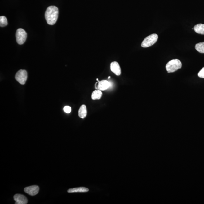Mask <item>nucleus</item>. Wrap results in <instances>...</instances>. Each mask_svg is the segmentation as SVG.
Wrapping results in <instances>:
<instances>
[{
	"label": "nucleus",
	"instance_id": "obj_11",
	"mask_svg": "<svg viewBox=\"0 0 204 204\" xmlns=\"http://www.w3.org/2000/svg\"><path fill=\"white\" fill-rule=\"evenodd\" d=\"M89 189L85 187H79L77 188H72L68 190L69 193H86L89 191Z\"/></svg>",
	"mask_w": 204,
	"mask_h": 204
},
{
	"label": "nucleus",
	"instance_id": "obj_7",
	"mask_svg": "<svg viewBox=\"0 0 204 204\" xmlns=\"http://www.w3.org/2000/svg\"><path fill=\"white\" fill-rule=\"evenodd\" d=\"M110 70L115 75L120 76L121 74V69L118 62L114 61L110 64Z\"/></svg>",
	"mask_w": 204,
	"mask_h": 204
},
{
	"label": "nucleus",
	"instance_id": "obj_12",
	"mask_svg": "<svg viewBox=\"0 0 204 204\" xmlns=\"http://www.w3.org/2000/svg\"><path fill=\"white\" fill-rule=\"evenodd\" d=\"M193 29L197 33L204 34V24H197L195 26Z\"/></svg>",
	"mask_w": 204,
	"mask_h": 204
},
{
	"label": "nucleus",
	"instance_id": "obj_17",
	"mask_svg": "<svg viewBox=\"0 0 204 204\" xmlns=\"http://www.w3.org/2000/svg\"><path fill=\"white\" fill-rule=\"evenodd\" d=\"M198 75L200 78H204V67L199 72Z\"/></svg>",
	"mask_w": 204,
	"mask_h": 204
},
{
	"label": "nucleus",
	"instance_id": "obj_15",
	"mask_svg": "<svg viewBox=\"0 0 204 204\" xmlns=\"http://www.w3.org/2000/svg\"><path fill=\"white\" fill-rule=\"evenodd\" d=\"M8 24L7 20L5 16L0 17V26L1 27L6 26Z\"/></svg>",
	"mask_w": 204,
	"mask_h": 204
},
{
	"label": "nucleus",
	"instance_id": "obj_5",
	"mask_svg": "<svg viewBox=\"0 0 204 204\" xmlns=\"http://www.w3.org/2000/svg\"><path fill=\"white\" fill-rule=\"evenodd\" d=\"M27 72L25 70H20L15 75V79L22 85L25 84L27 79Z\"/></svg>",
	"mask_w": 204,
	"mask_h": 204
},
{
	"label": "nucleus",
	"instance_id": "obj_14",
	"mask_svg": "<svg viewBox=\"0 0 204 204\" xmlns=\"http://www.w3.org/2000/svg\"><path fill=\"white\" fill-rule=\"evenodd\" d=\"M195 48L199 52L204 53V42L199 43L195 45Z\"/></svg>",
	"mask_w": 204,
	"mask_h": 204
},
{
	"label": "nucleus",
	"instance_id": "obj_3",
	"mask_svg": "<svg viewBox=\"0 0 204 204\" xmlns=\"http://www.w3.org/2000/svg\"><path fill=\"white\" fill-rule=\"evenodd\" d=\"M158 36L156 34H153L145 38L141 43L142 47L147 48L153 45L157 42Z\"/></svg>",
	"mask_w": 204,
	"mask_h": 204
},
{
	"label": "nucleus",
	"instance_id": "obj_8",
	"mask_svg": "<svg viewBox=\"0 0 204 204\" xmlns=\"http://www.w3.org/2000/svg\"><path fill=\"white\" fill-rule=\"evenodd\" d=\"M13 198L16 202L15 204H26L28 203L27 198L23 195L16 194L14 195Z\"/></svg>",
	"mask_w": 204,
	"mask_h": 204
},
{
	"label": "nucleus",
	"instance_id": "obj_6",
	"mask_svg": "<svg viewBox=\"0 0 204 204\" xmlns=\"http://www.w3.org/2000/svg\"><path fill=\"white\" fill-rule=\"evenodd\" d=\"M39 188L36 185L27 187L24 189V191L31 196H34L39 193Z\"/></svg>",
	"mask_w": 204,
	"mask_h": 204
},
{
	"label": "nucleus",
	"instance_id": "obj_18",
	"mask_svg": "<svg viewBox=\"0 0 204 204\" xmlns=\"http://www.w3.org/2000/svg\"><path fill=\"white\" fill-rule=\"evenodd\" d=\"M110 78V77H108V79H109Z\"/></svg>",
	"mask_w": 204,
	"mask_h": 204
},
{
	"label": "nucleus",
	"instance_id": "obj_9",
	"mask_svg": "<svg viewBox=\"0 0 204 204\" xmlns=\"http://www.w3.org/2000/svg\"><path fill=\"white\" fill-rule=\"evenodd\" d=\"M110 86V84L108 81L103 80L100 81L98 83V88L99 90L104 91L108 89Z\"/></svg>",
	"mask_w": 204,
	"mask_h": 204
},
{
	"label": "nucleus",
	"instance_id": "obj_2",
	"mask_svg": "<svg viewBox=\"0 0 204 204\" xmlns=\"http://www.w3.org/2000/svg\"><path fill=\"white\" fill-rule=\"evenodd\" d=\"M182 67L181 62L178 59H174L169 61L166 65V68L169 73H172L176 71Z\"/></svg>",
	"mask_w": 204,
	"mask_h": 204
},
{
	"label": "nucleus",
	"instance_id": "obj_13",
	"mask_svg": "<svg viewBox=\"0 0 204 204\" xmlns=\"http://www.w3.org/2000/svg\"><path fill=\"white\" fill-rule=\"evenodd\" d=\"M103 95V93H102L101 91L99 90H95L93 91L91 95V98L93 100H100L101 99Z\"/></svg>",
	"mask_w": 204,
	"mask_h": 204
},
{
	"label": "nucleus",
	"instance_id": "obj_10",
	"mask_svg": "<svg viewBox=\"0 0 204 204\" xmlns=\"http://www.w3.org/2000/svg\"><path fill=\"white\" fill-rule=\"evenodd\" d=\"M78 115L80 118L84 119L87 115V109L86 105H82L79 108Z\"/></svg>",
	"mask_w": 204,
	"mask_h": 204
},
{
	"label": "nucleus",
	"instance_id": "obj_1",
	"mask_svg": "<svg viewBox=\"0 0 204 204\" xmlns=\"http://www.w3.org/2000/svg\"><path fill=\"white\" fill-rule=\"evenodd\" d=\"M59 15L58 8L55 6H51L47 8L45 15L48 24L52 25L56 23Z\"/></svg>",
	"mask_w": 204,
	"mask_h": 204
},
{
	"label": "nucleus",
	"instance_id": "obj_4",
	"mask_svg": "<svg viewBox=\"0 0 204 204\" xmlns=\"http://www.w3.org/2000/svg\"><path fill=\"white\" fill-rule=\"evenodd\" d=\"M16 36L17 43L19 44L22 45L25 42L27 38V33L24 29H19L16 31Z\"/></svg>",
	"mask_w": 204,
	"mask_h": 204
},
{
	"label": "nucleus",
	"instance_id": "obj_16",
	"mask_svg": "<svg viewBox=\"0 0 204 204\" xmlns=\"http://www.w3.org/2000/svg\"><path fill=\"white\" fill-rule=\"evenodd\" d=\"M72 109L70 106H66L64 107V110L65 113H69L71 112Z\"/></svg>",
	"mask_w": 204,
	"mask_h": 204
}]
</instances>
